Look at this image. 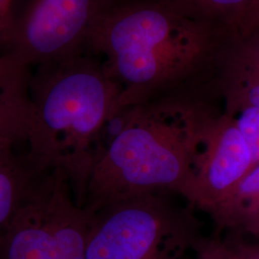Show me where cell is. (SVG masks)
<instances>
[{"instance_id": "cell-1", "label": "cell", "mask_w": 259, "mask_h": 259, "mask_svg": "<svg viewBox=\"0 0 259 259\" xmlns=\"http://www.w3.org/2000/svg\"><path fill=\"white\" fill-rule=\"evenodd\" d=\"M215 116L179 100L122 107L117 133L91 168L81 205L93 214L146 193H174L185 200Z\"/></svg>"}, {"instance_id": "cell-2", "label": "cell", "mask_w": 259, "mask_h": 259, "mask_svg": "<svg viewBox=\"0 0 259 259\" xmlns=\"http://www.w3.org/2000/svg\"><path fill=\"white\" fill-rule=\"evenodd\" d=\"M122 90L107 71L71 57L37 67L17 105L28 157L38 167L60 170L80 204L100 135L117 111Z\"/></svg>"}, {"instance_id": "cell-3", "label": "cell", "mask_w": 259, "mask_h": 259, "mask_svg": "<svg viewBox=\"0 0 259 259\" xmlns=\"http://www.w3.org/2000/svg\"><path fill=\"white\" fill-rule=\"evenodd\" d=\"M108 56V75L122 90L120 107L190 73L211 47L199 22L162 5H132L102 12L90 35Z\"/></svg>"}, {"instance_id": "cell-4", "label": "cell", "mask_w": 259, "mask_h": 259, "mask_svg": "<svg viewBox=\"0 0 259 259\" xmlns=\"http://www.w3.org/2000/svg\"><path fill=\"white\" fill-rule=\"evenodd\" d=\"M174 195H138L93 213L84 259H185L200 225L194 208Z\"/></svg>"}, {"instance_id": "cell-5", "label": "cell", "mask_w": 259, "mask_h": 259, "mask_svg": "<svg viewBox=\"0 0 259 259\" xmlns=\"http://www.w3.org/2000/svg\"><path fill=\"white\" fill-rule=\"evenodd\" d=\"M93 219L65 174L46 171L0 234V259H84Z\"/></svg>"}, {"instance_id": "cell-6", "label": "cell", "mask_w": 259, "mask_h": 259, "mask_svg": "<svg viewBox=\"0 0 259 259\" xmlns=\"http://www.w3.org/2000/svg\"><path fill=\"white\" fill-rule=\"evenodd\" d=\"M99 0H31L16 22L3 29L0 82L20 83L29 68L74 57L101 15Z\"/></svg>"}, {"instance_id": "cell-7", "label": "cell", "mask_w": 259, "mask_h": 259, "mask_svg": "<svg viewBox=\"0 0 259 259\" xmlns=\"http://www.w3.org/2000/svg\"><path fill=\"white\" fill-rule=\"evenodd\" d=\"M251 168L250 150L233 118L226 112L216 115L185 202L209 212Z\"/></svg>"}, {"instance_id": "cell-8", "label": "cell", "mask_w": 259, "mask_h": 259, "mask_svg": "<svg viewBox=\"0 0 259 259\" xmlns=\"http://www.w3.org/2000/svg\"><path fill=\"white\" fill-rule=\"evenodd\" d=\"M207 214L220 230L259 237V164L252 167Z\"/></svg>"}, {"instance_id": "cell-9", "label": "cell", "mask_w": 259, "mask_h": 259, "mask_svg": "<svg viewBox=\"0 0 259 259\" xmlns=\"http://www.w3.org/2000/svg\"><path fill=\"white\" fill-rule=\"evenodd\" d=\"M45 171L28 156L14 157L3 150L0 155V234Z\"/></svg>"}, {"instance_id": "cell-10", "label": "cell", "mask_w": 259, "mask_h": 259, "mask_svg": "<svg viewBox=\"0 0 259 259\" xmlns=\"http://www.w3.org/2000/svg\"><path fill=\"white\" fill-rule=\"evenodd\" d=\"M223 93L229 114L246 108L259 107V75L224 70Z\"/></svg>"}, {"instance_id": "cell-11", "label": "cell", "mask_w": 259, "mask_h": 259, "mask_svg": "<svg viewBox=\"0 0 259 259\" xmlns=\"http://www.w3.org/2000/svg\"><path fill=\"white\" fill-rule=\"evenodd\" d=\"M259 75V25L244 36H233L225 69Z\"/></svg>"}, {"instance_id": "cell-12", "label": "cell", "mask_w": 259, "mask_h": 259, "mask_svg": "<svg viewBox=\"0 0 259 259\" xmlns=\"http://www.w3.org/2000/svg\"><path fill=\"white\" fill-rule=\"evenodd\" d=\"M230 115L233 118L249 147L252 167L257 165L259 164V107H246Z\"/></svg>"}, {"instance_id": "cell-13", "label": "cell", "mask_w": 259, "mask_h": 259, "mask_svg": "<svg viewBox=\"0 0 259 259\" xmlns=\"http://www.w3.org/2000/svg\"><path fill=\"white\" fill-rule=\"evenodd\" d=\"M193 252L198 259H247L243 246L216 236H201L194 244Z\"/></svg>"}, {"instance_id": "cell-14", "label": "cell", "mask_w": 259, "mask_h": 259, "mask_svg": "<svg viewBox=\"0 0 259 259\" xmlns=\"http://www.w3.org/2000/svg\"><path fill=\"white\" fill-rule=\"evenodd\" d=\"M250 0H189L188 3L194 4L206 13L215 14L226 19L236 34L241 18L249 5Z\"/></svg>"}, {"instance_id": "cell-15", "label": "cell", "mask_w": 259, "mask_h": 259, "mask_svg": "<svg viewBox=\"0 0 259 259\" xmlns=\"http://www.w3.org/2000/svg\"><path fill=\"white\" fill-rule=\"evenodd\" d=\"M20 140L19 122L9 102L0 99V146L4 149Z\"/></svg>"}, {"instance_id": "cell-16", "label": "cell", "mask_w": 259, "mask_h": 259, "mask_svg": "<svg viewBox=\"0 0 259 259\" xmlns=\"http://www.w3.org/2000/svg\"><path fill=\"white\" fill-rule=\"evenodd\" d=\"M259 25V0H250L245 10L239 25L236 31V36H244L250 33Z\"/></svg>"}, {"instance_id": "cell-17", "label": "cell", "mask_w": 259, "mask_h": 259, "mask_svg": "<svg viewBox=\"0 0 259 259\" xmlns=\"http://www.w3.org/2000/svg\"><path fill=\"white\" fill-rule=\"evenodd\" d=\"M12 0H0V35L6 25L7 11L10 7Z\"/></svg>"}, {"instance_id": "cell-18", "label": "cell", "mask_w": 259, "mask_h": 259, "mask_svg": "<svg viewBox=\"0 0 259 259\" xmlns=\"http://www.w3.org/2000/svg\"><path fill=\"white\" fill-rule=\"evenodd\" d=\"M193 259H198V258H197V257H196V256H195V255H194V257H193Z\"/></svg>"}, {"instance_id": "cell-19", "label": "cell", "mask_w": 259, "mask_h": 259, "mask_svg": "<svg viewBox=\"0 0 259 259\" xmlns=\"http://www.w3.org/2000/svg\"><path fill=\"white\" fill-rule=\"evenodd\" d=\"M185 1H186V2H188V1H189V0H185Z\"/></svg>"}]
</instances>
